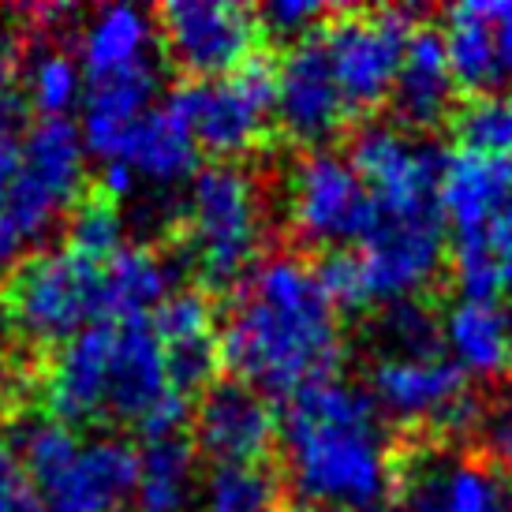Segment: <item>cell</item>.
<instances>
[{
    "mask_svg": "<svg viewBox=\"0 0 512 512\" xmlns=\"http://www.w3.org/2000/svg\"><path fill=\"white\" fill-rule=\"evenodd\" d=\"M217 352L228 378L285 404L303 389L337 382L344 363L341 311L318 285L314 262L292 251L262 258L232 288Z\"/></svg>",
    "mask_w": 512,
    "mask_h": 512,
    "instance_id": "cell-1",
    "label": "cell"
},
{
    "mask_svg": "<svg viewBox=\"0 0 512 512\" xmlns=\"http://www.w3.org/2000/svg\"><path fill=\"white\" fill-rule=\"evenodd\" d=\"M281 483L307 512H385L397 505L404 456L367 389L322 382L285 404Z\"/></svg>",
    "mask_w": 512,
    "mask_h": 512,
    "instance_id": "cell-2",
    "label": "cell"
},
{
    "mask_svg": "<svg viewBox=\"0 0 512 512\" xmlns=\"http://www.w3.org/2000/svg\"><path fill=\"white\" fill-rule=\"evenodd\" d=\"M270 217L255 172L210 161L187 184V199L176 214V247L202 292H232L255 270L266 251Z\"/></svg>",
    "mask_w": 512,
    "mask_h": 512,
    "instance_id": "cell-3",
    "label": "cell"
},
{
    "mask_svg": "<svg viewBox=\"0 0 512 512\" xmlns=\"http://www.w3.org/2000/svg\"><path fill=\"white\" fill-rule=\"evenodd\" d=\"M98 322H109L105 262L49 247L19 258L0 281V326L23 356H49Z\"/></svg>",
    "mask_w": 512,
    "mask_h": 512,
    "instance_id": "cell-4",
    "label": "cell"
},
{
    "mask_svg": "<svg viewBox=\"0 0 512 512\" xmlns=\"http://www.w3.org/2000/svg\"><path fill=\"white\" fill-rule=\"evenodd\" d=\"M277 60L255 57L225 79H184L172 86L165 105L184 120L199 154L214 161H240L270 143Z\"/></svg>",
    "mask_w": 512,
    "mask_h": 512,
    "instance_id": "cell-5",
    "label": "cell"
},
{
    "mask_svg": "<svg viewBox=\"0 0 512 512\" xmlns=\"http://www.w3.org/2000/svg\"><path fill=\"white\" fill-rule=\"evenodd\" d=\"M419 30L412 8H333L318 30L333 83L352 116L378 113L393 98L404 49Z\"/></svg>",
    "mask_w": 512,
    "mask_h": 512,
    "instance_id": "cell-6",
    "label": "cell"
},
{
    "mask_svg": "<svg viewBox=\"0 0 512 512\" xmlns=\"http://www.w3.org/2000/svg\"><path fill=\"white\" fill-rule=\"evenodd\" d=\"M154 27L184 79H225L266 53L258 12L232 0H165L154 8Z\"/></svg>",
    "mask_w": 512,
    "mask_h": 512,
    "instance_id": "cell-7",
    "label": "cell"
},
{
    "mask_svg": "<svg viewBox=\"0 0 512 512\" xmlns=\"http://www.w3.org/2000/svg\"><path fill=\"white\" fill-rule=\"evenodd\" d=\"M367 397L400 427L460 434L483 423L479 400L471 397L468 374L445 356H374L367 370Z\"/></svg>",
    "mask_w": 512,
    "mask_h": 512,
    "instance_id": "cell-8",
    "label": "cell"
},
{
    "mask_svg": "<svg viewBox=\"0 0 512 512\" xmlns=\"http://www.w3.org/2000/svg\"><path fill=\"white\" fill-rule=\"evenodd\" d=\"M285 214L299 240L341 251L370 232L374 206L359 172L333 150H299L285 172Z\"/></svg>",
    "mask_w": 512,
    "mask_h": 512,
    "instance_id": "cell-9",
    "label": "cell"
},
{
    "mask_svg": "<svg viewBox=\"0 0 512 512\" xmlns=\"http://www.w3.org/2000/svg\"><path fill=\"white\" fill-rule=\"evenodd\" d=\"M348 165L370 191L374 217L441 210L438 184L445 154L400 124H363L348 139Z\"/></svg>",
    "mask_w": 512,
    "mask_h": 512,
    "instance_id": "cell-10",
    "label": "cell"
},
{
    "mask_svg": "<svg viewBox=\"0 0 512 512\" xmlns=\"http://www.w3.org/2000/svg\"><path fill=\"white\" fill-rule=\"evenodd\" d=\"M341 90L333 83L329 60L318 45V34L307 42L288 45L277 60V90H273V128L299 150H329L352 128Z\"/></svg>",
    "mask_w": 512,
    "mask_h": 512,
    "instance_id": "cell-11",
    "label": "cell"
},
{
    "mask_svg": "<svg viewBox=\"0 0 512 512\" xmlns=\"http://www.w3.org/2000/svg\"><path fill=\"white\" fill-rule=\"evenodd\" d=\"M191 441L195 453L210 464H270L281 441V419L273 400L258 389L225 378L206 385L191 408Z\"/></svg>",
    "mask_w": 512,
    "mask_h": 512,
    "instance_id": "cell-12",
    "label": "cell"
},
{
    "mask_svg": "<svg viewBox=\"0 0 512 512\" xmlns=\"http://www.w3.org/2000/svg\"><path fill=\"white\" fill-rule=\"evenodd\" d=\"M109 348L113 322H98L38 359V367L30 370V385L38 389L42 415L72 430L105 427Z\"/></svg>",
    "mask_w": 512,
    "mask_h": 512,
    "instance_id": "cell-13",
    "label": "cell"
},
{
    "mask_svg": "<svg viewBox=\"0 0 512 512\" xmlns=\"http://www.w3.org/2000/svg\"><path fill=\"white\" fill-rule=\"evenodd\" d=\"M139 449L116 434L83 438L72 460L38 483L45 512H120L135 498Z\"/></svg>",
    "mask_w": 512,
    "mask_h": 512,
    "instance_id": "cell-14",
    "label": "cell"
},
{
    "mask_svg": "<svg viewBox=\"0 0 512 512\" xmlns=\"http://www.w3.org/2000/svg\"><path fill=\"white\" fill-rule=\"evenodd\" d=\"M150 322L165 348L172 389L180 397L195 400L206 385H214V374L221 370V352H217L221 307L199 285L180 288L150 314Z\"/></svg>",
    "mask_w": 512,
    "mask_h": 512,
    "instance_id": "cell-15",
    "label": "cell"
},
{
    "mask_svg": "<svg viewBox=\"0 0 512 512\" xmlns=\"http://www.w3.org/2000/svg\"><path fill=\"white\" fill-rule=\"evenodd\" d=\"M165 348L157 341L150 318L113 322V348H109V397H105V423L113 427H143L146 419L172 397Z\"/></svg>",
    "mask_w": 512,
    "mask_h": 512,
    "instance_id": "cell-16",
    "label": "cell"
},
{
    "mask_svg": "<svg viewBox=\"0 0 512 512\" xmlns=\"http://www.w3.org/2000/svg\"><path fill=\"white\" fill-rule=\"evenodd\" d=\"M157 90H161V72H157L154 57L135 68H124V72L86 79L83 124H79L86 154L113 161L128 139V131L157 105Z\"/></svg>",
    "mask_w": 512,
    "mask_h": 512,
    "instance_id": "cell-17",
    "label": "cell"
},
{
    "mask_svg": "<svg viewBox=\"0 0 512 512\" xmlns=\"http://www.w3.org/2000/svg\"><path fill=\"white\" fill-rule=\"evenodd\" d=\"M438 202L453 240H479L512 202V161L468 150L445 154Z\"/></svg>",
    "mask_w": 512,
    "mask_h": 512,
    "instance_id": "cell-18",
    "label": "cell"
},
{
    "mask_svg": "<svg viewBox=\"0 0 512 512\" xmlns=\"http://www.w3.org/2000/svg\"><path fill=\"white\" fill-rule=\"evenodd\" d=\"M453 98H456V79L445 57V42L441 30L419 27L412 34V42L404 49L400 60V75L393 86V113L404 131H430L438 128L441 120L453 116Z\"/></svg>",
    "mask_w": 512,
    "mask_h": 512,
    "instance_id": "cell-19",
    "label": "cell"
},
{
    "mask_svg": "<svg viewBox=\"0 0 512 512\" xmlns=\"http://www.w3.org/2000/svg\"><path fill=\"white\" fill-rule=\"evenodd\" d=\"M449 359L475 378L512 374V311L501 299H456L441 318Z\"/></svg>",
    "mask_w": 512,
    "mask_h": 512,
    "instance_id": "cell-20",
    "label": "cell"
},
{
    "mask_svg": "<svg viewBox=\"0 0 512 512\" xmlns=\"http://www.w3.org/2000/svg\"><path fill=\"white\" fill-rule=\"evenodd\" d=\"M113 161H124L143 187H180L199 172V146L184 120L161 101L128 131Z\"/></svg>",
    "mask_w": 512,
    "mask_h": 512,
    "instance_id": "cell-21",
    "label": "cell"
},
{
    "mask_svg": "<svg viewBox=\"0 0 512 512\" xmlns=\"http://www.w3.org/2000/svg\"><path fill=\"white\" fill-rule=\"evenodd\" d=\"M19 165L34 184L72 210V202L86 191V146L68 116L38 120L19 143Z\"/></svg>",
    "mask_w": 512,
    "mask_h": 512,
    "instance_id": "cell-22",
    "label": "cell"
},
{
    "mask_svg": "<svg viewBox=\"0 0 512 512\" xmlns=\"http://www.w3.org/2000/svg\"><path fill=\"white\" fill-rule=\"evenodd\" d=\"M195 490H199V453L191 430L146 438L139 449V483H135L139 512H187Z\"/></svg>",
    "mask_w": 512,
    "mask_h": 512,
    "instance_id": "cell-23",
    "label": "cell"
},
{
    "mask_svg": "<svg viewBox=\"0 0 512 512\" xmlns=\"http://www.w3.org/2000/svg\"><path fill=\"white\" fill-rule=\"evenodd\" d=\"M157 38L154 19L131 4H109L98 8L86 23L79 38V57H83V79L124 72L150 60V45Z\"/></svg>",
    "mask_w": 512,
    "mask_h": 512,
    "instance_id": "cell-24",
    "label": "cell"
},
{
    "mask_svg": "<svg viewBox=\"0 0 512 512\" xmlns=\"http://www.w3.org/2000/svg\"><path fill=\"white\" fill-rule=\"evenodd\" d=\"M172 296V258L150 243H124L105 262V303L109 322L150 318Z\"/></svg>",
    "mask_w": 512,
    "mask_h": 512,
    "instance_id": "cell-25",
    "label": "cell"
},
{
    "mask_svg": "<svg viewBox=\"0 0 512 512\" xmlns=\"http://www.w3.org/2000/svg\"><path fill=\"white\" fill-rule=\"evenodd\" d=\"M23 79H27L30 113H38V120L68 116L75 109V101H83V68L75 64V57L57 38L27 42Z\"/></svg>",
    "mask_w": 512,
    "mask_h": 512,
    "instance_id": "cell-26",
    "label": "cell"
},
{
    "mask_svg": "<svg viewBox=\"0 0 512 512\" xmlns=\"http://www.w3.org/2000/svg\"><path fill=\"white\" fill-rule=\"evenodd\" d=\"M206 512H281L285 483L270 464H217L202 479Z\"/></svg>",
    "mask_w": 512,
    "mask_h": 512,
    "instance_id": "cell-27",
    "label": "cell"
},
{
    "mask_svg": "<svg viewBox=\"0 0 512 512\" xmlns=\"http://www.w3.org/2000/svg\"><path fill=\"white\" fill-rule=\"evenodd\" d=\"M124 232H128L124 206L101 184H86V191L72 202L68 221H64V240H68L64 247L75 255L94 258V262H109L128 243Z\"/></svg>",
    "mask_w": 512,
    "mask_h": 512,
    "instance_id": "cell-28",
    "label": "cell"
},
{
    "mask_svg": "<svg viewBox=\"0 0 512 512\" xmlns=\"http://www.w3.org/2000/svg\"><path fill=\"white\" fill-rule=\"evenodd\" d=\"M370 337L378 341V356H441L445 348L438 314L423 299H397L378 307L370 322Z\"/></svg>",
    "mask_w": 512,
    "mask_h": 512,
    "instance_id": "cell-29",
    "label": "cell"
},
{
    "mask_svg": "<svg viewBox=\"0 0 512 512\" xmlns=\"http://www.w3.org/2000/svg\"><path fill=\"white\" fill-rule=\"evenodd\" d=\"M453 135L460 150L512 161V90L471 94L453 109Z\"/></svg>",
    "mask_w": 512,
    "mask_h": 512,
    "instance_id": "cell-30",
    "label": "cell"
},
{
    "mask_svg": "<svg viewBox=\"0 0 512 512\" xmlns=\"http://www.w3.org/2000/svg\"><path fill=\"white\" fill-rule=\"evenodd\" d=\"M23 57H27L23 30L0 23V139H12L30 116Z\"/></svg>",
    "mask_w": 512,
    "mask_h": 512,
    "instance_id": "cell-31",
    "label": "cell"
},
{
    "mask_svg": "<svg viewBox=\"0 0 512 512\" xmlns=\"http://www.w3.org/2000/svg\"><path fill=\"white\" fill-rule=\"evenodd\" d=\"M255 12H258V23H262L266 42L277 38V42H285V49H288V45L314 38L333 8L318 4V0H273V4L255 8Z\"/></svg>",
    "mask_w": 512,
    "mask_h": 512,
    "instance_id": "cell-32",
    "label": "cell"
},
{
    "mask_svg": "<svg viewBox=\"0 0 512 512\" xmlns=\"http://www.w3.org/2000/svg\"><path fill=\"white\" fill-rule=\"evenodd\" d=\"M15 176H19V143L15 139H0V273H8L19 258L30 255V243L19 232L12 206Z\"/></svg>",
    "mask_w": 512,
    "mask_h": 512,
    "instance_id": "cell-33",
    "label": "cell"
},
{
    "mask_svg": "<svg viewBox=\"0 0 512 512\" xmlns=\"http://www.w3.org/2000/svg\"><path fill=\"white\" fill-rule=\"evenodd\" d=\"M0 512H45L8 438H0Z\"/></svg>",
    "mask_w": 512,
    "mask_h": 512,
    "instance_id": "cell-34",
    "label": "cell"
},
{
    "mask_svg": "<svg viewBox=\"0 0 512 512\" xmlns=\"http://www.w3.org/2000/svg\"><path fill=\"white\" fill-rule=\"evenodd\" d=\"M27 385H30V370L23 363V352L15 348L12 337L0 326V415L12 412L15 404H19V397L27 393Z\"/></svg>",
    "mask_w": 512,
    "mask_h": 512,
    "instance_id": "cell-35",
    "label": "cell"
},
{
    "mask_svg": "<svg viewBox=\"0 0 512 512\" xmlns=\"http://www.w3.org/2000/svg\"><path fill=\"white\" fill-rule=\"evenodd\" d=\"M486 27L494 42V60H498L501 86L512 83V0H483Z\"/></svg>",
    "mask_w": 512,
    "mask_h": 512,
    "instance_id": "cell-36",
    "label": "cell"
},
{
    "mask_svg": "<svg viewBox=\"0 0 512 512\" xmlns=\"http://www.w3.org/2000/svg\"><path fill=\"white\" fill-rule=\"evenodd\" d=\"M498 225H501V228H509V232H512V202L505 206V214L498 217Z\"/></svg>",
    "mask_w": 512,
    "mask_h": 512,
    "instance_id": "cell-37",
    "label": "cell"
},
{
    "mask_svg": "<svg viewBox=\"0 0 512 512\" xmlns=\"http://www.w3.org/2000/svg\"><path fill=\"white\" fill-rule=\"evenodd\" d=\"M501 512H512V471H509V486H505V505H501Z\"/></svg>",
    "mask_w": 512,
    "mask_h": 512,
    "instance_id": "cell-38",
    "label": "cell"
}]
</instances>
